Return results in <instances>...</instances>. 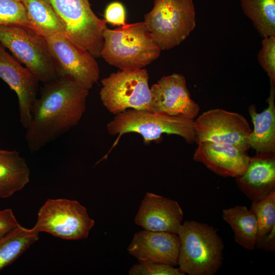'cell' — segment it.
Instances as JSON below:
<instances>
[{
	"label": "cell",
	"mask_w": 275,
	"mask_h": 275,
	"mask_svg": "<svg viewBox=\"0 0 275 275\" xmlns=\"http://www.w3.org/2000/svg\"><path fill=\"white\" fill-rule=\"evenodd\" d=\"M151 112L194 119L199 105L190 97L184 76H164L150 87Z\"/></svg>",
	"instance_id": "7c38bea8"
},
{
	"label": "cell",
	"mask_w": 275,
	"mask_h": 275,
	"mask_svg": "<svg viewBox=\"0 0 275 275\" xmlns=\"http://www.w3.org/2000/svg\"><path fill=\"white\" fill-rule=\"evenodd\" d=\"M161 49L144 21L105 29L101 57L120 70L144 68L160 56Z\"/></svg>",
	"instance_id": "7a4b0ae2"
},
{
	"label": "cell",
	"mask_w": 275,
	"mask_h": 275,
	"mask_svg": "<svg viewBox=\"0 0 275 275\" xmlns=\"http://www.w3.org/2000/svg\"><path fill=\"white\" fill-rule=\"evenodd\" d=\"M0 43L39 82L57 79L47 40L31 28L19 25H0Z\"/></svg>",
	"instance_id": "8992f818"
},
{
	"label": "cell",
	"mask_w": 275,
	"mask_h": 275,
	"mask_svg": "<svg viewBox=\"0 0 275 275\" xmlns=\"http://www.w3.org/2000/svg\"><path fill=\"white\" fill-rule=\"evenodd\" d=\"M0 78L16 94L20 122L26 129L31 122L32 107L37 98L39 81L1 43Z\"/></svg>",
	"instance_id": "4fadbf2b"
},
{
	"label": "cell",
	"mask_w": 275,
	"mask_h": 275,
	"mask_svg": "<svg viewBox=\"0 0 275 275\" xmlns=\"http://www.w3.org/2000/svg\"><path fill=\"white\" fill-rule=\"evenodd\" d=\"M39 232L33 227L28 229L20 224L0 238V271L11 265L37 241Z\"/></svg>",
	"instance_id": "7402d4cb"
},
{
	"label": "cell",
	"mask_w": 275,
	"mask_h": 275,
	"mask_svg": "<svg viewBox=\"0 0 275 275\" xmlns=\"http://www.w3.org/2000/svg\"><path fill=\"white\" fill-rule=\"evenodd\" d=\"M183 218V211L177 201L147 193L134 222L146 230L178 234Z\"/></svg>",
	"instance_id": "9a60e30c"
},
{
	"label": "cell",
	"mask_w": 275,
	"mask_h": 275,
	"mask_svg": "<svg viewBox=\"0 0 275 275\" xmlns=\"http://www.w3.org/2000/svg\"><path fill=\"white\" fill-rule=\"evenodd\" d=\"M144 21L161 50L171 49L185 40L196 27L193 1L154 0Z\"/></svg>",
	"instance_id": "5b68a950"
},
{
	"label": "cell",
	"mask_w": 275,
	"mask_h": 275,
	"mask_svg": "<svg viewBox=\"0 0 275 275\" xmlns=\"http://www.w3.org/2000/svg\"><path fill=\"white\" fill-rule=\"evenodd\" d=\"M250 156L230 145L211 142L198 144L194 159L201 162L215 174L224 177L236 178L246 169Z\"/></svg>",
	"instance_id": "2e32d148"
},
{
	"label": "cell",
	"mask_w": 275,
	"mask_h": 275,
	"mask_svg": "<svg viewBox=\"0 0 275 275\" xmlns=\"http://www.w3.org/2000/svg\"><path fill=\"white\" fill-rule=\"evenodd\" d=\"M180 240L177 234L146 230L135 233L127 248L140 262L178 265Z\"/></svg>",
	"instance_id": "5bb4252c"
},
{
	"label": "cell",
	"mask_w": 275,
	"mask_h": 275,
	"mask_svg": "<svg viewBox=\"0 0 275 275\" xmlns=\"http://www.w3.org/2000/svg\"><path fill=\"white\" fill-rule=\"evenodd\" d=\"M177 234L180 240L178 265L185 274L213 275L221 268L224 244L213 226L187 221Z\"/></svg>",
	"instance_id": "3957f363"
},
{
	"label": "cell",
	"mask_w": 275,
	"mask_h": 275,
	"mask_svg": "<svg viewBox=\"0 0 275 275\" xmlns=\"http://www.w3.org/2000/svg\"><path fill=\"white\" fill-rule=\"evenodd\" d=\"M62 22L65 35L96 58L101 57L106 22L93 11L89 0H48Z\"/></svg>",
	"instance_id": "30bf717a"
},
{
	"label": "cell",
	"mask_w": 275,
	"mask_h": 275,
	"mask_svg": "<svg viewBox=\"0 0 275 275\" xmlns=\"http://www.w3.org/2000/svg\"><path fill=\"white\" fill-rule=\"evenodd\" d=\"M17 1H20V0H17Z\"/></svg>",
	"instance_id": "4dcf8cb0"
},
{
	"label": "cell",
	"mask_w": 275,
	"mask_h": 275,
	"mask_svg": "<svg viewBox=\"0 0 275 275\" xmlns=\"http://www.w3.org/2000/svg\"><path fill=\"white\" fill-rule=\"evenodd\" d=\"M130 275H184L179 268L169 265L154 262H140L133 265L129 271Z\"/></svg>",
	"instance_id": "4316f807"
},
{
	"label": "cell",
	"mask_w": 275,
	"mask_h": 275,
	"mask_svg": "<svg viewBox=\"0 0 275 275\" xmlns=\"http://www.w3.org/2000/svg\"><path fill=\"white\" fill-rule=\"evenodd\" d=\"M244 15L263 38L275 36V0H240Z\"/></svg>",
	"instance_id": "603a6c76"
},
{
	"label": "cell",
	"mask_w": 275,
	"mask_h": 275,
	"mask_svg": "<svg viewBox=\"0 0 275 275\" xmlns=\"http://www.w3.org/2000/svg\"><path fill=\"white\" fill-rule=\"evenodd\" d=\"M46 40L57 78L92 89L100 75L96 58L65 34L58 33Z\"/></svg>",
	"instance_id": "ba28073f"
},
{
	"label": "cell",
	"mask_w": 275,
	"mask_h": 275,
	"mask_svg": "<svg viewBox=\"0 0 275 275\" xmlns=\"http://www.w3.org/2000/svg\"><path fill=\"white\" fill-rule=\"evenodd\" d=\"M194 119L128 109L115 115L107 124L109 134L117 135L114 147L124 134L136 133L145 144L158 141L162 134L181 136L189 143L195 142Z\"/></svg>",
	"instance_id": "277c9868"
},
{
	"label": "cell",
	"mask_w": 275,
	"mask_h": 275,
	"mask_svg": "<svg viewBox=\"0 0 275 275\" xmlns=\"http://www.w3.org/2000/svg\"><path fill=\"white\" fill-rule=\"evenodd\" d=\"M235 180L239 189L252 202L267 196L275 190V152L250 157L246 169Z\"/></svg>",
	"instance_id": "e0dca14e"
},
{
	"label": "cell",
	"mask_w": 275,
	"mask_h": 275,
	"mask_svg": "<svg viewBox=\"0 0 275 275\" xmlns=\"http://www.w3.org/2000/svg\"><path fill=\"white\" fill-rule=\"evenodd\" d=\"M103 106L116 115L128 109L151 112L149 74L145 68L120 70L101 80Z\"/></svg>",
	"instance_id": "52a82bcc"
},
{
	"label": "cell",
	"mask_w": 275,
	"mask_h": 275,
	"mask_svg": "<svg viewBox=\"0 0 275 275\" xmlns=\"http://www.w3.org/2000/svg\"><path fill=\"white\" fill-rule=\"evenodd\" d=\"M89 91L58 78L45 84L25 129L24 139L30 151L40 150L79 123L86 109Z\"/></svg>",
	"instance_id": "6da1fadb"
},
{
	"label": "cell",
	"mask_w": 275,
	"mask_h": 275,
	"mask_svg": "<svg viewBox=\"0 0 275 275\" xmlns=\"http://www.w3.org/2000/svg\"><path fill=\"white\" fill-rule=\"evenodd\" d=\"M1 25H19L33 29L24 6L17 0H0Z\"/></svg>",
	"instance_id": "d4e9b609"
},
{
	"label": "cell",
	"mask_w": 275,
	"mask_h": 275,
	"mask_svg": "<svg viewBox=\"0 0 275 275\" xmlns=\"http://www.w3.org/2000/svg\"><path fill=\"white\" fill-rule=\"evenodd\" d=\"M195 142L230 145L243 151L250 149L248 138L252 129L241 115L221 108L202 114L194 122Z\"/></svg>",
	"instance_id": "8fae6325"
},
{
	"label": "cell",
	"mask_w": 275,
	"mask_h": 275,
	"mask_svg": "<svg viewBox=\"0 0 275 275\" xmlns=\"http://www.w3.org/2000/svg\"><path fill=\"white\" fill-rule=\"evenodd\" d=\"M275 87L270 86L268 106L257 113L256 106H249V112L254 129L248 138V144L256 153L275 152Z\"/></svg>",
	"instance_id": "ac0fdd59"
},
{
	"label": "cell",
	"mask_w": 275,
	"mask_h": 275,
	"mask_svg": "<svg viewBox=\"0 0 275 275\" xmlns=\"http://www.w3.org/2000/svg\"><path fill=\"white\" fill-rule=\"evenodd\" d=\"M33 29L46 39L65 34L64 26L48 0H20Z\"/></svg>",
	"instance_id": "44dd1931"
},
{
	"label": "cell",
	"mask_w": 275,
	"mask_h": 275,
	"mask_svg": "<svg viewBox=\"0 0 275 275\" xmlns=\"http://www.w3.org/2000/svg\"><path fill=\"white\" fill-rule=\"evenodd\" d=\"M223 218L231 227L235 242L243 248H256L258 224L254 213L245 206H236L223 210Z\"/></svg>",
	"instance_id": "ffe728a7"
},
{
	"label": "cell",
	"mask_w": 275,
	"mask_h": 275,
	"mask_svg": "<svg viewBox=\"0 0 275 275\" xmlns=\"http://www.w3.org/2000/svg\"><path fill=\"white\" fill-rule=\"evenodd\" d=\"M256 248L266 252H274L275 250V226L271 231L257 241Z\"/></svg>",
	"instance_id": "f546056e"
},
{
	"label": "cell",
	"mask_w": 275,
	"mask_h": 275,
	"mask_svg": "<svg viewBox=\"0 0 275 275\" xmlns=\"http://www.w3.org/2000/svg\"><path fill=\"white\" fill-rule=\"evenodd\" d=\"M30 170L17 151L0 149V198L22 189L30 180Z\"/></svg>",
	"instance_id": "d6986e66"
},
{
	"label": "cell",
	"mask_w": 275,
	"mask_h": 275,
	"mask_svg": "<svg viewBox=\"0 0 275 275\" xmlns=\"http://www.w3.org/2000/svg\"><path fill=\"white\" fill-rule=\"evenodd\" d=\"M250 210L257 221L258 241L275 226V190L263 199L252 202Z\"/></svg>",
	"instance_id": "cb8c5ba5"
},
{
	"label": "cell",
	"mask_w": 275,
	"mask_h": 275,
	"mask_svg": "<svg viewBox=\"0 0 275 275\" xmlns=\"http://www.w3.org/2000/svg\"><path fill=\"white\" fill-rule=\"evenodd\" d=\"M94 225L86 208L77 201L48 199L39 209L33 228L61 239L78 240L87 238Z\"/></svg>",
	"instance_id": "9c48e42d"
},
{
	"label": "cell",
	"mask_w": 275,
	"mask_h": 275,
	"mask_svg": "<svg viewBox=\"0 0 275 275\" xmlns=\"http://www.w3.org/2000/svg\"><path fill=\"white\" fill-rule=\"evenodd\" d=\"M104 20L106 23L113 25L122 26L126 24V10L124 5L119 2H113L106 7Z\"/></svg>",
	"instance_id": "83f0119b"
},
{
	"label": "cell",
	"mask_w": 275,
	"mask_h": 275,
	"mask_svg": "<svg viewBox=\"0 0 275 275\" xmlns=\"http://www.w3.org/2000/svg\"><path fill=\"white\" fill-rule=\"evenodd\" d=\"M257 57L260 66L269 77L270 86H275V36L263 38Z\"/></svg>",
	"instance_id": "484cf974"
},
{
	"label": "cell",
	"mask_w": 275,
	"mask_h": 275,
	"mask_svg": "<svg viewBox=\"0 0 275 275\" xmlns=\"http://www.w3.org/2000/svg\"><path fill=\"white\" fill-rule=\"evenodd\" d=\"M19 225L12 210H0V238L7 235Z\"/></svg>",
	"instance_id": "f1b7e54d"
}]
</instances>
